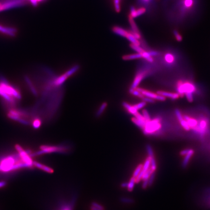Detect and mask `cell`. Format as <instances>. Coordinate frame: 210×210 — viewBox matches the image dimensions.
<instances>
[{
  "instance_id": "681fc988",
  "label": "cell",
  "mask_w": 210,
  "mask_h": 210,
  "mask_svg": "<svg viewBox=\"0 0 210 210\" xmlns=\"http://www.w3.org/2000/svg\"><path fill=\"white\" fill-rule=\"evenodd\" d=\"M148 53L152 56H156L158 55V52L157 51H151L148 52Z\"/></svg>"
},
{
  "instance_id": "ab89813d",
  "label": "cell",
  "mask_w": 210,
  "mask_h": 210,
  "mask_svg": "<svg viewBox=\"0 0 210 210\" xmlns=\"http://www.w3.org/2000/svg\"><path fill=\"white\" fill-rule=\"evenodd\" d=\"M121 201L122 203L126 204H132L134 202V200L132 198L125 197L121 198Z\"/></svg>"
},
{
  "instance_id": "6da1fadb",
  "label": "cell",
  "mask_w": 210,
  "mask_h": 210,
  "mask_svg": "<svg viewBox=\"0 0 210 210\" xmlns=\"http://www.w3.org/2000/svg\"><path fill=\"white\" fill-rule=\"evenodd\" d=\"M200 5V0H165L166 17L173 22L194 20L198 15Z\"/></svg>"
},
{
  "instance_id": "5bb4252c",
  "label": "cell",
  "mask_w": 210,
  "mask_h": 210,
  "mask_svg": "<svg viewBox=\"0 0 210 210\" xmlns=\"http://www.w3.org/2000/svg\"><path fill=\"white\" fill-rule=\"evenodd\" d=\"M207 121L206 120H204V119H203V120H201L200 122L198 127L197 126L196 127L197 128H198L197 129V131L198 132H200V134L201 135H203L206 131V130H207Z\"/></svg>"
},
{
  "instance_id": "b9f144b4",
  "label": "cell",
  "mask_w": 210,
  "mask_h": 210,
  "mask_svg": "<svg viewBox=\"0 0 210 210\" xmlns=\"http://www.w3.org/2000/svg\"><path fill=\"white\" fill-rule=\"evenodd\" d=\"M175 114H176V116L177 118V120H179V121L180 122L181 121L184 119L183 118V116L181 114V112H180V110H178V109H176L175 111Z\"/></svg>"
},
{
  "instance_id": "4316f807",
  "label": "cell",
  "mask_w": 210,
  "mask_h": 210,
  "mask_svg": "<svg viewBox=\"0 0 210 210\" xmlns=\"http://www.w3.org/2000/svg\"><path fill=\"white\" fill-rule=\"evenodd\" d=\"M141 55L142 56V58L145 59L148 62H154V59L153 58V56H152L149 54L148 52L145 51L144 52L141 53Z\"/></svg>"
},
{
  "instance_id": "d6986e66",
  "label": "cell",
  "mask_w": 210,
  "mask_h": 210,
  "mask_svg": "<svg viewBox=\"0 0 210 210\" xmlns=\"http://www.w3.org/2000/svg\"><path fill=\"white\" fill-rule=\"evenodd\" d=\"M0 31L4 34H7L8 35L14 36L16 33V29L13 28H7L0 25Z\"/></svg>"
},
{
  "instance_id": "836d02e7",
  "label": "cell",
  "mask_w": 210,
  "mask_h": 210,
  "mask_svg": "<svg viewBox=\"0 0 210 210\" xmlns=\"http://www.w3.org/2000/svg\"><path fill=\"white\" fill-rule=\"evenodd\" d=\"M142 165H139L137 167H136V169H135L134 171V172H133V177H135V178H136V177H138V176L139 175V174L140 173V172H141V171H142Z\"/></svg>"
},
{
  "instance_id": "bcb514c9",
  "label": "cell",
  "mask_w": 210,
  "mask_h": 210,
  "mask_svg": "<svg viewBox=\"0 0 210 210\" xmlns=\"http://www.w3.org/2000/svg\"><path fill=\"white\" fill-rule=\"evenodd\" d=\"M142 101L145 102V103H154L155 102V100L152 99V98L144 96L143 98H142Z\"/></svg>"
},
{
  "instance_id": "7bdbcfd3",
  "label": "cell",
  "mask_w": 210,
  "mask_h": 210,
  "mask_svg": "<svg viewBox=\"0 0 210 210\" xmlns=\"http://www.w3.org/2000/svg\"><path fill=\"white\" fill-rule=\"evenodd\" d=\"M151 158V165H150V168L152 169L153 171H155L156 170V162L154 157Z\"/></svg>"
},
{
  "instance_id": "8992f818",
  "label": "cell",
  "mask_w": 210,
  "mask_h": 210,
  "mask_svg": "<svg viewBox=\"0 0 210 210\" xmlns=\"http://www.w3.org/2000/svg\"><path fill=\"white\" fill-rule=\"evenodd\" d=\"M161 127V120L159 118H156L146 122L145 128L142 130L145 134H152L159 131Z\"/></svg>"
},
{
  "instance_id": "60d3db41",
  "label": "cell",
  "mask_w": 210,
  "mask_h": 210,
  "mask_svg": "<svg viewBox=\"0 0 210 210\" xmlns=\"http://www.w3.org/2000/svg\"><path fill=\"white\" fill-rule=\"evenodd\" d=\"M146 105V103L144 102V101H142V102L133 105V106H134L135 108H136L137 111H138V110H141L142 108H143Z\"/></svg>"
},
{
  "instance_id": "277c9868",
  "label": "cell",
  "mask_w": 210,
  "mask_h": 210,
  "mask_svg": "<svg viewBox=\"0 0 210 210\" xmlns=\"http://www.w3.org/2000/svg\"><path fill=\"white\" fill-rule=\"evenodd\" d=\"M72 147L70 145L63 144L58 145H43L40 147V151L37 152V155L39 154L51 153H67L70 151Z\"/></svg>"
},
{
  "instance_id": "603a6c76",
  "label": "cell",
  "mask_w": 210,
  "mask_h": 210,
  "mask_svg": "<svg viewBox=\"0 0 210 210\" xmlns=\"http://www.w3.org/2000/svg\"><path fill=\"white\" fill-rule=\"evenodd\" d=\"M131 120L134 124H135L137 127L140 128L141 129H143L145 128V125L146 123L145 120H142L137 119L135 117H133L131 118Z\"/></svg>"
},
{
  "instance_id": "3957f363",
  "label": "cell",
  "mask_w": 210,
  "mask_h": 210,
  "mask_svg": "<svg viewBox=\"0 0 210 210\" xmlns=\"http://www.w3.org/2000/svg\"><path fill=\"white\" fill-rule=\"evenodd\" d=\"M22 167H28L22 161L16 162L14 158L8 157L0 162V171L7 172Z\"/></svg>"
},
{
  "instance_id": "4fadbf2b",
  "label": "cell",
  "mask_w": 210,
  "mask_h": 210,
  "mask_svg": "<svg viewBox=\"0 0 210 210\" xmlns=\"http://www.w3.org/2000/svg\"><path fill=\"white\" fill-rule=\"evenodd\" d=\"M33 165L35 167H37L39 169L43 170V171L48 173H53L54 172V170L51 167H48L47 166L44 165H42V163H38L37 162H33Z\"/></svg>"
},
{
  "instance_id": "484cf974",
  "label": "cell",
  "mask_w": 210,
  "mask_h": 210,
  "mask_svg": "<svg viewBox=\"0 0 210 210\" xmlns=\"http://www.w3.org/2000/svg\"><path fill=\"white\" fill-rule=\"evenodd\" d=\"M136 178L132 177L131 180L128 182V186L127 189L129 191H132L134 187L135 184L136 183Z\"/></svg>"
},
{
  "instance_id": "f35d334b",
  "label": "cell",
  "mask_w": 210,
  "mask_h": 210,
  "mask_svg": "<svg viewBox=\"0 0 210 210\" xmlns=\"http://www.w3.org/2000/svg\"><path fill=\"white\" fill-rule=\"evenodd\" d=\"M173 34L177 42H180L182 41L183 37L181 36V35L179 33V32L177 31V30H176V29L174 30Z\"/></svg>"
},
{
  "instance_id": "f1b7e54d",
  "label": "cell",
  "mask_w": 210,
  "mask_h": 210,
  "mask_svg": "<svg viewBox=\"0 0 210 210\" xmlns=\"http://www.w3.org/2000/svg\"><path fill=\"white\" fill-rule=\"evenodd\" d=\"M91 210H105L104 208L102 205L100 204L93 202L91 203Z\"/></svg>"
},
{
  "instance_id": "ee69618b",
  "label": "cell",
  "mask_w": 210,
  "mask_h": 210,
  "mask_svg": "<svg viewBox=\"0 0 210 210\" xmlns=\"http://www.w3.org/2000/svg\"><path fill=\"white\" fill-rule=\"evenodd\" d=\"M155 177V171L153 172L151 174L150 176L148 179V186H151L153 184V183L154 181V179Z\"/></svg>"
},
{
  "instance_id": "5b68a950",
  "label": "cell",
  "mask_w": 210,
  "mask_h": 210,
  "mask_svg": "<svg viewBox=\"0 0 210 210\" xmlns=\"http://www.w3.org/2000/svg\"><path fill=\"white\" fill-rule=\"evenodd\" d=\"M177 91L180 97H183L187 93L193 94L196 91V87L190 82L179 81L177 85Z\"/></svg>"
},
{
  "instance_id": "9a60e30c",
  "label": "cell",
  "mask_w": 210,
  "mask_h": 210,
  "mask_svg": "<svg viewBox=\"0 0 210 210\" xmlns=\"http://www.w3.org/2000/svg\"><path fill=\"white\" fill-rule=\"evenodd\" d=\"M112 31L116 35L124 37V38L125 37V38L127 34H128V32L127 31V30L124 29L123 28L117 26H114V27L112 28Z\"/></svg>"
},
{
  "instance_id": "f907efd6",
  "label": "cell",
  "mask_w": 210,
  "mask_h": 210,
  "mask_svg": "<svg viewBox=\"0 0 210 210\" xmlns=\"http://www.w3.org/2000/svg\"><path fill=\"white\" fill-rule=\"evenodd\" d=\"M189 151V149H185V150H183L180 152V155L181 156H186L188 152Z\"/></svg>"
},
{
  "instance_id": "8fae6325",
  "label": "cell",
  "mask_w": 210,
  "mask_h": 210,
  "mask_svg": "<svg viewBox=\"0 0 210 210\" xmlns=\"http://www.w3.org/2000/svg\"><path fill=\"white\" fill-rule=\"evenodd\" d=\"M157 93L174 100L178 99L180 97L177 93H171L169 91H159L157 92Z\"/></svg>"
},
{
  "instance_id": "4dcf8cb0",
  "label": "cell",
  "mask_w": 210,
  "mask_h": 210,
  "mask_svg": "<svg viewBox=\"0 0 210 210\" xmlns=\"http://www.w3.org/2000/svg\"><path fill=\"white\" fill-rule=\"evenodd\" d=\"M130 46L132 49L137 52L138 53L141 54L145 51V50L142 48L140 47V45H133V44L131 43L130 45Z\"/></svg>"
},
{
  "instance_id": "ac0fdd59",
  "label": "cell",
  "mask_w": 210,
  "mask_h": 210,
  "mask_svg": "<svg viewBox=\"0 0 210 210\" xmlns=\"http://www.w3.org/2000/svg\"><path fill=\"white\" fill-rule=\"evenodd\" d=\"M68 78V77L67 76L65 73L62 74L55 80L54 82V85L56 86H59L62 85Z\"/></svg>"
},
{
  "instance_id": "ffe728a7",
  "label": "cell",
  "mask_w": 210,
  "mask_h": 210,
  "mask_svg": "<svg viewBox=\"0 0 210 210\" xmlns=\"http://www.w3.org/2000/svg\"><path fill=\"white\" fill-rule=\"evenodd\" d=\"M123 106L128 111V112L130 114H132L133 115L138 112V111L136 110V108H135L134 106L129 104L127 102H123Z\"/></svg>"
},
{
  "instance_id": "2e32d148",
  "label": "cell",
  "mask_w": 210,
  "mask_h": 210,
  "mask_svg": "<svg viewBox=\"0 0 210 210\" xmlns=\"http://www.w3.org/2000/svg\"><path fill=\"white\" fill-rule=\"evenodd\" d=\"M128 21H129V24L131 25V27L132 28V32L131 33L134 35H138L140 34V31L139 30L138 28L137 27L136 23L133 20V18L128 16Z\"/></svg>"
},
{
  "instance_id": "8d00e7d4",
  "label": "cell",
  "mask_w": 210,
  "mask_h": 210,
  "mask_svg": "<svg viewBox=\"0 0 210 210\" xmlns=\"http://www.w3.org/2000/svg\"><path fill=\"white\" fill-rule=\"evenodd\" d=\"M142 116L144 117V118H145V121L148 122L149 121H150L151 120V117H150V115L149 114L148 112V111L146 110H143L142 111Z\"/></svg>"
},
{
  "instance_id": "52a82bcc",
  "label": "cell",
  "mask_w": 210,
  "mask_h": 210,
  "mask_svg": "<svg viewBox=\"0 0 210 210\" xmlns=\"http://www.w3.org/2000/svg\"><path fill=\"white\" fill-rule=\"evenodd\" d=\"M16 150L18 152L22 161L27 165L28 167H32L33 165V162L30 156L19 145H16Z\"/></svg>"
},
{
  "instance_id": "c3c4849f",
  "label": "cell",
  "mask_w": 210,
  "mask_h": 210,
  "mask_svg": "<svg viewBox=\"0 0 210 210\" xmlns=\"http://www.w3.org/2000/svg\"><path fill=\"white\" fill-rule=\"evenodd\" d=\"M148 186V179L146 180H143V183L142 184V188L143 189H145Z\"/></svg>"
},
{
  "instance_id": "44dd1931",
  "label": "cell",
  "mask_w": 210,
  "mask_h": 210,
  "mask_svg": "<svg viewBox=\"0 0 210 210\" xmlns=\"http://www.w3.org/2000/svg\"><path fill=\"white\" fill-rule=\"evenodd\" d=\"M142 56L140 53L131 54V55H125L122 57L123 60H134L136 59H142Z\"/></svg>"
},
{
  "instance_id": "7c38bea8",
  "label": "cell",
  "mask_w": 210,
  "mask_h": 210,
  "mask_svg": "<svg viewBox=\"0 0 210 210\" xmlns=\"http://www.w3.org/2000/svg\"><path fill=\"white\" fill-rule=\"evenodd\" d=\"M146 74V72H142L138 74H137L136 77H135L134 79L133 80V83L131 89H136L138 85L140 84L142 80L143 79V78L145 77V75Z\"/></svg>"
},
{
  "instance_id": "7402d4cb",
  "label": "cell",
  "mask_w": 210,
  "mask_h": 210,
  "mask_svg": "<svg viewBox=\"0 0 210 210\" xmlns=\"http://www.w3.org/2000/svg\"><path fill=\"white\" fill-rule=\"evenodd\" d=\"M125 38H127V39L132 44L137 45H140V42L138 41V39H137L134 37V36L133 35L131 32H128V34H127V35L125 37Z\"/></svg>"
},
{
  "instance_id": "83f0119b",
  "label": "cell",
  "mask_w": 210,
  "mask_h": 210,
  "mask_svg": "<svg viewBox=\"0 0 210 210\" xmlns=\"http://www.w3.org/2000/svg\"><path fill=\"white\" fill-rule=\"evenodd\" d=\"M79 67L78 65H75L70 68V69L68 71L66 72L65 73L67 76L68 77H70V76H72L73 74L76 73V72H77V70L79 69Z\"/></svg>"
},
{
  "instance_id": "9c48e42d",
  "label": "cell",
  "mask_w": 210,
  "mask_h": 210,
  "mask_svg": "<svg viewBox=\"0 0 210 210\" xmlns=\"http://www.w3.org/2000/svg\"><path fill=\"white\" fill-rule=\"evenodd\" d=\"M76 201V197H74L69 202H63L55 210H73Z\"/></svg>"
},
{
  "instance_id": "816d5d0a",
  "label": "cell",
  "mask_w": 210,
  "mask_h": 210,
  "mask_svg": "<svg viewBox=\"0 0 210 210\" xmlns=\"http://www.w3.org/2000/svg\"><path fill=\"white\" fill-rule=\"evenodd\" d=\"M128 183L127 182H125V183H122L121 185V186L122 188H127L128 187Z\"/></svg>"
},
{
  "instance_id": "db71d44e",
  "label": "cell",
  "mask_w": 210,
  "mask_h": 210,
  "mask_svg": "<svg viewBox=\"0 0 210 210\" xmlns=\"http://www.w3.org/2000/svg\"><path fill=\"white\" fill-rule=\"evenodd\" d=\"M7 183L5 181H0V188L4 187L6 186Z\"/></svg>"
},
{
  "instance_id": "30bf717a",
  "label": "cell",
  "mask_w": 210,
  "mask_h": 210,
  "mask_svg": "<svg viewBox=\"0 0 210 210\" xmlns=\"http://www.w3.org/2000/svg\"><path fill=\"white\" fill-rule=\"evenodd\" d=\"M145 12H146V9L145 7H141L136 9L134 7H132L131 8V13L129 15L134 19L144 14Z\"/></svg>"
},
{
  "instance_id": "ba28073f",
  "label": "cell",
  "mask_w": 210,
  "mask_h": 210,
  "mask_svg": "<svg viewBox=\"0 0 210 210\" xmlns=\"http://www.w3.org/2000/svg\"><path fill=\"white\" fill-rule=\"evenodd\" d=\"M137 90L141 92V93L144 95V96L148 97L152 99L156 100L161 101H165L166 100L165 97L157 94L156 93H153L149 91L146 90L141 88H136Z\"/></svg>"
},
{
  "instance_id": "1f68e13d",
  "label": "cell",
  "mask_w": 210,
  "mask_h": 210,
  "mask_svg": "<svg viewBox=\"0 0 210 210\" xmlns=\"http://www.w3.org/2000/svg\"><path fill=\"white\" fill-rule=\"evenodd\" d=\"M130 93H131V94H133V95L138 97L141 98V99L143 98L144 97V95H142V94L141 93V92L139 91L136 89H131V90H130Z\"/></svg>"
},
{
  "instance_id": "d590c367",
  "label": "cell",
  "mask_w": 210,
  "mask_h": 210,
  "mask_svg": "<svg viewBox=\"0 0 210 210\" xmlns=\"http://www.w3.org/2000/svg\"><path fill=\"white\" fill-rule=\"evenodd\" d=\"M153 172H154V171H153L151 168L149 169L148 171H146V172H145V173L144 176L142 177V180H148L149 177L150 176L151 174Z\"/></svg>"
},
{
  "instance_id": "7dc6e473",
  "label": "cell",
  "mask_w": 210,
  "mask_h": 210,
  "mask_svg": "<svg viewBox=\"0 0 210 210\" xmlns=\"http://www.w3.org/2000/svg\"><path fill=\"white\" fill-rule=\"evenodd\" d=\"M29 1L31 3V4H33L34 6L35 7V6H37L39 4V3L42 2L44 0H29Z\"/></svg>"
},
{
  "instance_id": "d6a6232c",
  "label": "cell",
  "mask_w": 210,
  "mask_h": 210,
  "mask_svg": "<svg viewBox=\"0 0 210 210\" xmlns=\"http://www.w3.org/2000/svg\"><path fill=\"white\" fill-rule=\"evenodd\" d=\"M165 59L166 62H167V63H170V64L174 62V60H175L174 56L172 54H169V53L166 54L165 56Z\"/></svg>"
},
{
  "instance_id": "cb8c5ba5",
  "label": "cell",
  "mask_w": 210,
  "mask_h": 210,
  "mask_svg": "<svg viewBox=\"0 0 210 210\" xmlns=\"http://www.w3.org/2000/svg\"><path fill=\"white\" fill-rule=\"evenodd\" d=\"M194 153V151L193 150L189 149V151L188 152V153L186 155V157H185V158H184V160L183 161V168H186L187 165H188V163L189 162L190 159V158H191V157L192 156V155H193Z\"/></svg>"
},
{
  "instance_id": "f546056e",
  "label": "cell",
  "mask_w": 210,
  "mask_h": 210,
  "mask_svg": "<svg viewBox=\"0 0 210 210\" xmlns=\"http://www.w3.org/2000/svg\"><path fill=\"white\" fill-rule=\"evenodd\" d=\"M107 105V103H106V102H104V103H103V104L101 105V106L99 108L98 111L97 112L96 116L99 117V116L101 115V114H103V112L105 111V110L106 109Z\"/></svg>"
},
{
  "instance_id": "f5cc1de1",
  "label": "cell",
  "mask_w": 210,
  "mask_h": 210,
  "mask_svg": "<svg viewBox=\"0 0 210 210\" xmlns=\"http://www.w3.org/2000/svg\"><path fill=\"white\" fill-rule=\"evenodd\" d=\"M142 3H144L145 4L148 5L150 4V2L152 1V0H142Z\"/></svg>"
},
{
  "instance_id": "74e56055",
  "label": "cell",
  "mask_w": 210,
  "mask_h": 210,
  "mask_svg": "<svg viewBox=\"0 0 210 210\" xmlns=\"http://www.w3.org/2000/svg\"><path fill=\"white\" fill-rule=\"evenodd\" d=\"M146 149L149 157H150V158L154 157V152H153L152 148L151 145H147L146 146Z\"/></svg>"
},
{
  "instance_id": "f6af8a7d",
  "label": "cell",
  "mask_w": 210,
  "mask_h": 210,
  "mask_svg": "<svg viewBox=\"0 0 210 210\" xmlns=\"http://www.w3.org/2000/svg\"><path fill=\"white\" fill-rule=\"evenodd\" d=\"M114 7L116 12H120V0H114Z\"/></svg>"
},
{
  "instance_id": "e575fe53",
  "label": "cell",
  "mask_w": 210,
  "mask_h": 210,
  "mask_svg": "<svg viewBox=\"0 0 210 210\" xmlns=\"http://www.w3.org/2000/svg\"><path fill=\"white\" fill-rule=\"evenodd\" d=\"M180 122V125H181V126L183 127V128L185 130L187 131H190V127H189V125H188V123L186 121L185 119H183L182 121Z\"/></svg>"
},
{
  "instance_id": "d4e9b609",
  "label": "cell",
  "mask_w": 210,
  "mask_h": 210,
  "mask_svg": "<svg viewBox=\"0 0 210 210\" xmlns=\"http://www.w3.org/2000/svg\"><path fill=\"white\" fill-rule=\"evenodd\" d=\"M150 165H151V158L150 157L148 156L145 161L144 165H142V171H144L145 172L148 171V170L150 168Z\"/></svg>"
},
{
  "instance_id": "7a4b0ae2",
  "label": "cell",
  "mask_w": 210,
  "mask_h": 210,
  "mask_svg": "<svg viewBox=\"0 0 210 210\" xmlns=\"http://www.w3.org/2000/svg\"><path fill=\"white\" fill-rule=\"evenodd\" d=\"M0 95L11 105L21 98L19 92L5 81L0 82Z\"/></svg>"
},
{
  "instance_id": "e0dca14e",
  "label": "cell",
  "mask_w": 210,
  "mask_h": 210,
  "mask_svg": "<svg viewBox=\"0 0 210 210\" xmlns=\"http://www.w3.org/2000/svg\"><path fill=\"white\" fill-rule=\"evenodd\" d=\"M183 118L188 123V125H189L190 128H196L197 126V124H198V122H197V120L194 119V118H192L190 117L187 116V115H184Z\"/></svg>"
}]
</instances>
